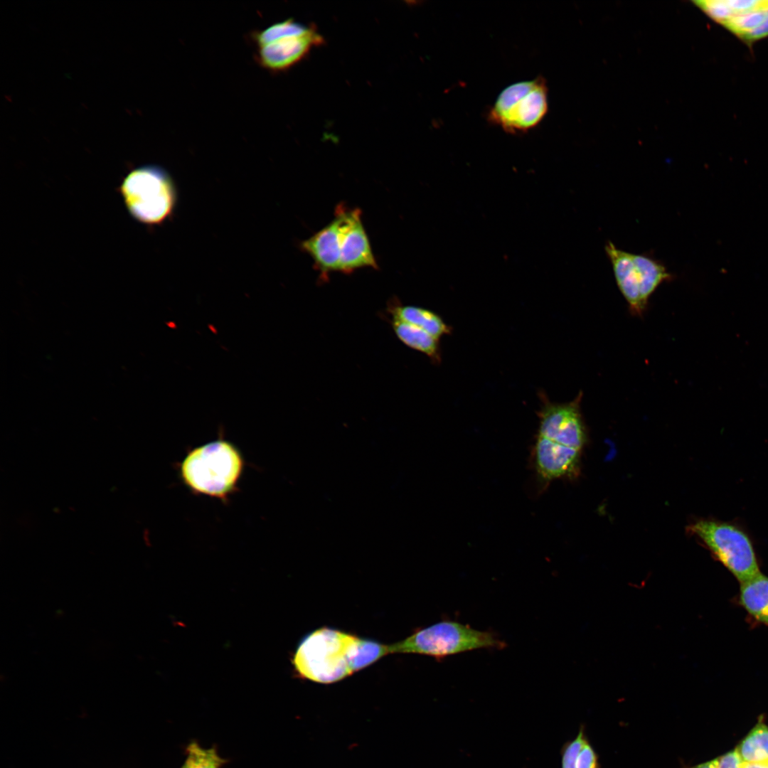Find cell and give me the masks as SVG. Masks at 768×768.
Instances as JSON below:
<instances>
[{
	"label": "cell",
	"mask_w": 768,
	"mask_h": 768,
	"mask_svg": "<svg viewBox=\"0 0 768 768\" xmlns=\"http://www.w3.org/2000/svg\"><path fill=\"white\" fill-rule=\"evenodd\" d=\"M632 257L639 277L641 299L646 305L656 288L672 277L665 266L652 257L643 254H632Z\"/></svg>",
	"instance_id": "cell-16"
},
{
	"label": "cell",
	"mask_w": 768,
	"mask_h": 768,
	"mask_svg": "<svg viewBox=\"0 0 768 768\" xmlns=\"http://www.w3.org/2000/svg\"><path fill=\"white\" fill-rule=\"evenodd\" d=\"M322 41L314 30L304 36L281 38L255 47V61L270 72L284 71L300 62L314 46Z\"/></svg>",
	"instance_id": "cell-10"
},
{
	"label": "cell",
	"mask_w": 768,
	"mask_h": 768,
	"mask_svg": "<svg viewBox=\"0 0 768 768\" xmlns=\"http://www.w3.org/2000/svg\"><path fill=\"white\" fill-rule=\"evenodd\" d=\"M505 641L494 633L454 621H442L389 645L390 654H417L437 659L481 649H503Z\"/></svg>",
	"instance_id": "cell-5"
},
{
	"label": "cell",
	"mask_w": 768,
	"mask_h": 768,
	"mask_svg": "<svg viewBox=\"0 0 768 768\" xmlns=\"http://www.w3.org/2000/svg\"><path fill=\"white\" fill-rule=\"evenodd\" d=\"M548 110V87L538 76L508 85L498 95L488 119L511 134L523 133L534 128Z\"/></svg>",
	"instance_id": "cell-6"
},
{
	"label": "cell",
	"mask_w": 768,
	"mask_h": 768,
	"mask_svg": "<svg viewBox=\"0 0 768 768\" xmlns=\"http://www.w3.org/2000/svg\"><path fill=\"white\" fill-rule=\"evenodd\" d=\"M185 751L186 758L181 768H222L227 763L215 747L205 748L196 741H191Z\"/></svg>",
	"instance_id": "cell-20"
},
{
	"label": "cell",
	"mask_w": 768,
	"mask_h": 768,
	"mask_svg": "<svg viewBox=\"0 0 768 768\" xmlns=\"http://www.w3.org/2000/svg\"><path fill=\"white\" fill-rule=\"evenodd\" d=\"M741 768H768V759L757 762H742Z\"/></svg>",
	"instance_id": "cell-25"
},
{
	"label": "cell",
	"mask_w": 768,
	"mask_h": 768,
	"mask_svg": "<svg viewBox=\"0 0 768 768\" xmlns=\"http://www.w3.org/2000/svg\"><path fill=\"white\" fill-rule=\"evenodd\" d=\"M605 252L611 262L617 285L632 313L641 314L646 305L640 292V280L634 262L632 254L621 249L609 241Z\"/></svg>",
	"instance_id": "cell-11"
},
{
	"label": "cell",
	"mask_w": 768,
	"mask_h": 768,
	"mask_svg": "<svg viewBox=\"0 0 768 768\" xmlns=\"http://www.w3.org/2000/svg\"><path fill=\"white\" fill-rule=\"evenodd\" d=\"M387 311L392 319L417 326L437 339L451 332V328L442 319L428 309L415 306L402 305L398 301L393 300L389 302Z\"/></svg>",
	"instance_id": "cell-12"
},
{
	"label": "cell",
	"mask_w": 768,
	"mask_h": 768,
	"mask_svg": "<svg viewBox=\"0 0 768 768\" xmlns=\"http://www.w3.org/2000/svg\"><path fill=\"white\" fill-rule=\"evenodd\" d=\"M345 211L346 207L338 206L334 219L301 244L302 249L311 256L324 279L339 270Z\"/></svg>",
	"instance_id": "cell-8"
},
{
	"label": "cell",
	"mask_w": 768,
	"mask_h": 768,
	"mask_svg": "<svg viewBox=\"0 0 768 768\" xmlns=\"http://www.w3.org/2000/svg\"><path fill=\"white\" fill-rule=\"evenodd\" d=\"M398 338L405 346L427 356L433 362L440 361L439 339L411 324L392 319L390 321Z\"/></svg>",
	"instance_id": "cell-15"
},
{
	"label": "cell",
	"mask_w": 768,
	"mask_h": 768,
	"mask_svg": "<svg viewBox=\"0 0 768 768\" xmlns=\"http://www.w3.org/2000/svg\"><path fill=\"white\" fill-rule=\"evenodd\" d=\"M587 738L585 726L582 724L577 736L565 743L562 747L561 768H576L579 753Z\"/></svg>",
	"instance_id": "cell-22"
},
{
	"label": "cell",
	"mask_w": 768,
	"mask_h": 768,
	"mask_svg": "<svg viewBox=\"0 0 768 768\" xmlns=\"http://www.w3.org/2000/svg\"><path fill=\"white\" fill-rule=\"evenodd\" d=\"M358 636L329 627L307 634L292 658L297 673L304 678L332 683L351 675L350 654Z\"/></svg>",
	"instance_id": "cell-3"
},
{
	"label": "cell",
	"mask_w": 768,
	"mask_h": 768,
	"mask_svg": "<svg viewBox=\"0 0 768 768\" xmlns=\"http://www.w3.org/2000/svg\"><path fill=\"white\" fill-rule=\"evenodd\" d=\"M388 654H390L389 645L358 637L350 655L349 662L352 673L370 666Z\"/></svg>",
	"instance_id": "cell-19"
},
{
	"label": "cell",
	"mask_w": 768,
	"mask_h": 768,
	"mask_svg": "<svg viewBox=\"0 0 768 768\" xmlns=\"http://www.w3.org/2000/svg\"><path fill=\"white\" fill-rule=\"evenodd\" d=\"M723 27L748 46L768 37V1L762 7L734 16Z\"/></svg>",
	"instance_id": "cell-13"
},
{
	"label": "cell",
	"mask_w": 768,
	"mask_h": 768,
	"mask_svg": "<svg viewBox=\"0 0 768 768\" xmlns=\"http://www.w3.org/2000/svg\"><path fill=\"white\" fill-rule=\"evenodd\" d=\"M688 530L705 544L740 583L760 572L752 541L737 526L722 521L700 520L690 525Z\"/></svg>",
	"instance_id": "cell-7"
},
{
	"label": "cell",
	"mask_w": 768,
	"mask_h": 768,
	"mask_svg": "<svg viewBox=\"0 0 768 768\" xmlns=\"http://www.w3.org/2000/svg\"><path fill=\"white\" fill-rule=\"evenodd\" d=\"M716 768H741L742 759L735 748L715 758Z\"/></svg>",
	"instance_id": "cell-24"
},
{
	"label": "cell",
	"mask_w": 768,
	"mask_h": 768,
	"mask_svg": "<svg viewBox=\"0 0 768 768\" xmlns=\"http://www.w3.org/2000/svg\"><path fill=\"white\" fill-rule=\"evenodd\" d=\"M576 768H601L599 754L588 738L579 753Z\"/></svg>",
	"instance_id": "cell-23"
},
{
	"label": "cell",
	"mask_w": 768,
	"mask_h": 768,
	"mask_svg": "<svg viewBox=\"0 0 768 768\" xmlns=\"http://www.w3.org/2000/svg\"><path fill=\"white\" fill-rule=\"evenodd\" d=\"M585 442L584 422L540 418L533 459L540 481L548 484L575 477L579 473Z\"/></svg>",
	"instance_id": "cell-2"
},
{
	"label": "cell",
	"mask_w": 768,
	"mask_h": 768,
	"mask_svg": "<svg viewBox=\"0 0 768 768\" xmlns=\"http://www.w3.org/2000/svg\"><path fill=\"white\" fill-rule=\"evenodd\" d=\"M693 3L707 16L722 26L735 16L729 0L693 1Z\"/></svg>",
	"instance_id": "cell-21"
},
{
	"label": "cell",
	"mask_w": 768,
	"mask_h": 768,
	"mask_svg": "<svg viewBox=\"0 0 768 768\" xmlns=\"http://www.w3.org/2000/svg\"><path fill=\"white\" fill-rule=\"evenodd\" d=\"M312 31V28L289 18L254 31L250 37L253 44L257 47L287 37L304 36Z\"/></svg>",
	"instance_id": "cell-18"
},
{
	"label": "cell",
	"mask_w": 768,
	"mask_h": 768,
	"mask_svg": "<svg viewBox=\"0 0 768 768\" xmlns=\"http://www.w3.org/2000/svg\"><path fill=\"white\" fill-rule=\"evenodd\" d=\"M243 465L238 449L218 439L189 451L181 464V474L194 492L225 500L235 489Z\"/></svg>",
	"instance_id": "cell-1"
},
{
	"label": "cell",
	"mask_w": 768,
	"mask_h": 768,
	"mask_svg": "<svg viewBox=\"0 0 768 768\" xmlns=\"http://www.w3.org/2000/svg\"><path fill=\"white\" fill-rule=\"evenodd\" d=\"M363 267L377 269V261L361 220V210L346 208L338 272L348 274Z\"/></svg>",
	"instance_id": "cell-9"
},
{
	"label": "cell",
	"mask_w": 768,
	"mask_h": 768,
	"mask_svg": "<svg viewBox=\"0 0 768 768\" xmlns=\"http://www.w3.org/2000/svg\"><path fill=\"white\" fill-rule=\"evenodd\" d=\"M682 768H716L715 759L697 764L693 766H683Z\"/></svg>",
	"instance_id": "cell-26"
},
{
	"label": "cell",
	"mask_w": 768,
	"mask_h": 768,
	"mask_svg": "<svg viewBox=\"0 0 768 768\" xmlns=\"http://www.w3.org/2000/svg\"><path fill=\"white\" fill-rule=\"evenodd\" d=\"M119 193L130 215L149 226L169 218L176 205V186L169 173L157 165L131 170L119 186Z\"/></svg>",
	"instance_id": "cell-4"
},
{
	"label": "cell",
	"mask_w": 768,
	"mask_h": 768,
	"mask_svg": "<svg viewBox=\"0 0 768 768\" xmlns=\"http://www.w3.org/2000/svg\"><path fill=\"white\" fill-rule=\"evenodd\" d=\"M743 762H757L768 759V725L764 715L739 742L735 747Z\"/></svg>",
	"instance_id": "cell-17"
},
{
	"label": "cell",
	"mask_w": 768,
	"mask_h": 768,
	"mask_svg": "<svg viewBox=\"0 0 768 768\" xmlns=\"http://www.w3.org/2000/svg\"><path fill=\"white\" fill-rule=\"evenodd\" d=\"M740 601L752 617L768 625V577L759 572L740 583Z\"/></svg>",
	"instance_id": "cell-14"
}]
</instances>
